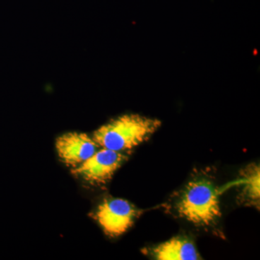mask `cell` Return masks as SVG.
Wrapping results in <instances>:
<instances>
[{"label":"cell","mask_w":260,"mask_h":260,"mask_svg":"<svg viewBox=\"0 0 260 260\" xmlns=\"http://www.w3.org/2000/svg\"><path fill=\"white\" fill-rule=\"evenodd\" d=\"M161 126V121L140 114H124L94 132L93 139L102 148L121 152L148 140Z\"/></svg>","instance_id":"1"},{"label":"cell","mask_w":260,"mask_h":260,"mask_svg":"<svg viewBox=\"0 0 260 260\" xmlns=\"http://www.w3.org/2000/svg\"><path fill=\"white\" fill-rule=\"evenodd\" d=\"M177 208L181 217L196 225H210L221 216L218 191L211 181L205 179L186 185Z\"/></svg>","instance_id":"2"},{"label":"cell","mask_w":260,"mask_h":260,"mask_svg":"<svg viewBox=\"0 0 260 260\" xmlns=\"http://www.w3.org/2000/svg\"><path fill=\"white\" fill-rule=\"evenodd\" d=\"M126 159V155L120 152L102 148L72 171L75 176L92 184H106Z\"/></svg>","instance_id":"3"},{"label":"cell","mask_w":260,"mask_h":260,"mask_svg":"<svg viewBox=\"0 0 260 260\" xmlns=\"http://www.w3.org/2000/svg\"><path fill=\"white\" fill-rule=\"evenodd\" d=\"M138 210L129 202L122 199L105 200L97 210L98 221L111 237H118L132 226Z\"/></svg>","instance_id":"4"},{"label":"cell","mask_w":260,"mask_h":260,"mask_svg":"<svg viewBox=\"0 0 260 260\" xmlns=\"http://www.w3.org/2000/svg\"><path fill=\"white\" fill-rule=\"evenodd\" d=\"M99 146L93 138L85 133H68L56 140V149L67 166L75 168L97 151Z\"/></svg>","instance_id":"5"},{"label":"cell","mask_w":260,"mask_h":260,"mask_svg":"<svg viewBox=\"0 0 260 260\" xmlns=\"http://www.w3.org/2000/svg\"><path fill=\"white\" fill-rule=\"evenodd\" d=\"M153 256L159 260H198L200 254L191 241L175 237L153 249Z\"/></svg>","instance_id":"6"},{"label":"cell","mask_w":260,"mask_h":260,"mask_svg":"<svg viewBox=\"0 0 260 260\" xmlns=\"http://www.w3.org/2000/svg\"><path fill=\"white\" fill-rule=\"evenodd\" d=\"M242 194L251 201H259L260 197V169L259 166L250 164L242 172Z\"/></svg>","instance_id":"7"}]
</instances>
